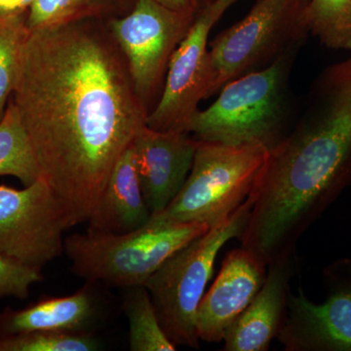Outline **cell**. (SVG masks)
<instances>
[{
	"label": "cell",
	"instance_id": "obj_26",
	"mask_svg": "<svg viewBox=\"0 0 351 351\" xmlns=\"http://www.w3.org/2000/svg\"><path fill=\"white\" fill-rule=\"evenodd\" d=\"M226 1H228V4H230V5L232 6V4H234L235 2L237 1V0H226Z\"/></svg>",
	"mask_w": 351,
	"mask_h": 351
},
{
	"label": "cell",
	"instance_id": "obj_1",
	"mask_svg": "<svg viewBox=\"0 0 351 351\" xmlns=\"http://www.w3.org/2000/svg\"><path fill=\"white\" fill-rule=\"evenodd\" d=\"M10 99L71 226L88 221L149 115L107 21L29 31Z\"/></svg>",
	"mask_w": 351,
	"mask_h": 351
},
{
	"label": "cell",
	"instance_id": "obj_20",
	"mask_svg": "<svg viewBox=\"0 0 351 351\" xmlns=\"http://www.w3.org/2000/svg\"><path fill=\"white\" fill-rule=\"evenodd\" d=\"M309 32L331 50L351 51V0H309Z\"/></svg>",
	"mask_w": 351,
	"mask_h": 351
},
{
	"label": "cell",
	"instance_id": "obj_3",
	"mask_svg": "<svg viewBox=\"0 0 351 351\" xmlns=\"http://www.w3.org/2000/svg\"><path fill=\"white\" fill-rule=\"evenodd\" d=\"M299 50L226 84L209 108L196 113L189 135L197 142L276 147L287 133L290 76Z\"/></svg>",
	"mask_w": 351,
	"mask_h": 351
},
{
	"label": "cell",
	"instance_id": "obj_12",
	"mask_svg": "<svg viewBox=\"0 0 351 351\" xmlns=\"http://www.w3.org/2000/svg\"><path fill=\"white\" fill-rule=\"evenodd\" d=\"M132 145L145 204L152 215L161 213L188 179L197 141L186 132L145 126Z\"/></svg>",
	"mask_w": 351,
	"mask_h": 351
},
{
	"label": "cell",
	"instance_id": "obj_17",
	"mask_svg": "<svg viewBox=\"0 0 351 351\" xmlns=\"http://www.w3.org/2000/svg\"><path fill=\"white\" fill-rule=\"evenodd\" d=\"M136 0H34L29 31L86 20L108 21L130 12Z\"/></svg>",
	"mask_w": 351,
	"mask_h": 351
},
{
	"label": "cell",
	"instance_id": "obj_25",
	"mask_svg": "<svg viewBox=\"0 0 351 351\" xmlns=\"http://www.w3.org/2000/svg\"><path fill=\"white\" fill-rule=\"evenodd\" d=\"M156 1L171 9L186 11V12H197L200 7L197 0H156Z\"/></svg>",
	"mask_w": 351,
	"mask_h": 351
},
{
	"label": "cell",
	"instance_id": "obj_22",
	"mask_svg": "<svg viewBox=\"0 0 351 351\" xmlns=\"http://www.w3.org/2000/svg\"><path fill=\"white\" fill-rule=\"evenodd\" d=\"M27 34V17L0 18V121L13 94Z\"/></svg>",
	"mask_w": 351,
	"mask_h": 351
},
{
	"label": "cell",
	"instance_id": "obj_10",
	"mask_svg": "<svg viewBox=\"0 0 351 351\" xmlns=\"http://www.w3.org/2000/svg\"><path fill=\"white\" fill-rule=\"evenodd\" d=\"M68 217L47 182L0 186V255L41 269L64 252Z\"/></svg>",
	"mask_w": 351,
	"mask_h": 351
},
{
	"label": "cell",
	"instance_id": "obj_4",
	"mask_svg": "<svg viewBox=\"0 0 351 351\" xmlns=\"http://www.w3.org/2000/svg\"><path fill=\"white\" fill-rule=\"evenodd\" d=\"M203 223H171L158 215L134 232L113 234L88 230L64 239L76 276L114 287L144 286L175 252L209 230Z\"/></svg>",
	"mask_w": 351,
	"mask_h": 351
},
{
	"label": "cell",
	"instance_id": "obj_16",
	"mask_svg": "<svg viewBox=\"0 0 351 351\" xmlns=\"http://www.w3.org/2000/svg\"><path fill=\"white\" fill-rule=\"evenodd\" d=\"M96 313L93 293L84 287L73 295L47 298L19 311L6 308L0 313V337L36 330L87 332Z\"/></svg>",
	"mask_w": 351,
	"mask_h": 351
},
{
	"label": "cell",
	"instance_id": "obj_8",
	"mask_svg": "<svg viewBox=\"0 0 351 351\" xmlns=\"http://www.w3.org/2000/svg\"><path fill=\"white\" fill-rule=\"evenodd\" d=\"M196 13L175 10L156 0H136L130 12L107 21L149 114L162 95L171 59L189 34Z\"/></svg>",
	"mask_w": 351,
	"mask_h": 351
},
{
	"label": "cell",
	"instance_id": "obj_11",
	"mask_svg": "<svg viewBox=\"0 0 351 351\" xmlns=\"http://www.w3.org/2000/svg\"><path fill=\"white\" fill-rule=\"evenodd\" d=\"M326 299L311 302L302 287L289 292L287 316L277 339L286 351H351V260L326 267Z\"/></svg>",
	"mask_w": 351,
	"mask_h": 351
},
{
	"label": "cell",
	"instance_id": "obj_21",
	"mask_svg": "<svg viewBox=\"0 0 351 351\" xmlns=\"http://www.w3.org/2000/svg\"><path fill=\"white\" fill-rule=\"evenodd\" d=\"M98 339L87 332L36 330L0 337V351H95Z\"/></svg>",
	"mask_w": 351,
	"mask_h": 351
},
{
	"label": "cell",
	"instance_id": "obj_9",
	"mask_svg": "<svg viewBox=\"0 0 351 351\" xmlns=\"http://www.w3.org/2000/svg\"><path fill=\"white\" fill-rule=\"evenodd\" d=\"M230 7L226 0H209L199 7L189 34L173 54L162 95L147 117V127L189 133L200 101L214 95L215 71L208 40Z\"/></svg>",
	"mask_w": 351,
	"mask_h": 351
},
{
	"label": "cell",
	"instance_id": "obj_24",
	"mask_svg": "<svg viewBox=\"0 0 351 351\" xmlns=\"http://www.w3.org/2000/svg\"><path fill=\"white\" fill-rule=\"evenodd\" d=\"M34 0H0V18L27 17Z\"/></svg>",
	"mask_w": 351,
	"mask_h": 351
},
{
	"label": "cell",
	"instance_id": "obj_15",
	"mask_svg": "<svg viewBox=\"0 0 351 351\" xmlns=\"http://www.w3.org/2000/svg\"><path fill=\"white\" fill-rule=\"evenodd\" d=\"M151 217L141 189L135 152L131 145L112 170L88 219V230L122 234L142 228Z\"/></svg>",
	"mask_w": 351,
	"mask_h": 351
},
{
	"label": "cell",
	"instance_id": "obj_14",
	"mask_svg": "<svg viewBox=\"0 0 351 351\" xmlns=\"http://www.w3.org/2000/svg\"><path fill=\"white\" fill-rule=\"evenodd\" d=\"M293 257L267 265V276L255 299L223 337L225 351H267L287 316Z\"/></svg>",
	"mask_w": 351,
	"mask_h": 351
},
{
	"label": "cell",
	"instance_id": "obj_6",
	"mask_svg": "<svg viewBox=\"0 0 351 351\" xmlns=\"http://www.w3.org/2000/svg\"><path fill=\"white\" fill-rule=\"evenodd\" d=\"M269 149L261 145H226L197 142L184 186L161 213L171 223H223L246 201Z\"/></svg>",
	"mask_w": 351,
	"mask_h": 351
},
{
	"label": "cell",
	"instance_id": "obj_5",
	"mask_svg": "<svg viewBox=\"0 0 351 351\" xmlns=\"http://www.w3.org/2000/svg\"><path fill=\"white\" fill-rule=\"evenodd\" d=\"M251 208L248 197L230 218L175 252L145 281L161 326L177 348H199L195 325L198 306L219 250L230 239L242 237Z\"/></svg>",
	"mask_w": 351,
	"mask_h": 351
},
{
	"label": "cell",
	"instance_id": "obj_2",
	"mask_svg": "<svg viewBox=\"0 0 351 351\" xmlns=\"http://www.w3.org/2000/svg\"><path fill=\"white\" fill-rule=\"evenodd\" d=\"M351 186V58L314 80L294 128L267 154L241 247L263 265L294 256L302 234Z\"/></svg>",
	"mask_w": 351,
	"mask_h": 351
},
{
	"label": "cell",
	"instance_id": "obj_13",
	"mask_svg": "<svg viewBox=\"0 0 351 351\" xmlns=\"http://www.w3.org/2000/svg\"><path fill=\"white\" fill-rule=\"evenodd\" d=\"M267 267L243 247L223 258L218 277L203 295L196 313V331L205 343H221L226 331L255 299Z\"/></svg>",
	"mask_w": 351,
	"mask_h": 351
},
{
	"label": "cell",
	"instance_id": "obj_19",
	"mask_svg": "<svg viewBox=\"0 0 351 351\" xmlns=\"http://www.w3.org/2000/svg\"><path fill=\"white\" fill-rule=\"evenodd\" d=\"M129 322V346L132 351H175L157 317L151 295L145 286L130 288L124 302Z\"/></svg>",
	"mask_w": 351,
	"mask_h": 351
},
{
	"label": "cell",
	"instance_id": "obj_18",
	"mask_svg": "<svg viewBox=\"0 0 351 351\" xmlns=\"http://www.w3.org/2000/svg\"><path fill=\"white\" fill-rule=\"evenodd\" d=\"M1 176L17 178L25 186L41 178L27 131L11 99L0 121V177Z\"/></svg>",
	"mask_w": 351,
	"mask_h": 351
},
{
	"label": "cell",
	"instance_id": "obj_27",
	"mask_svg": "<svg viewBox=\"0 0 351 351\" xmlns=\"http://www.w3.org/2000/svg\"><path fill=\"white\" fill-rule=\"evenodd\" d=\"M197 1L199 2V3H200V2L202 1V0H197ZM206 1H209V0H205V2H206Z\"/></svg>",
	"mask_w": 351,
	"mask_h": 351
},
{
	"label": "cell",
	"instance_id": "obj_23",
	"mask_svg": "<svg viewBox=\"0 0 351 351\" xmlns=\"http://www.w3.org/2000/svg\"><path fill=\"white\" fill-rule=\"evenodd\" d=\"M43 280L41 269L0 255V298L27 299L32 286Z\"/></svg>",
	"mask_w": 351,
	"mask_h": 351
},
{
	"label": "cell",
	"instance_id": "obj_7",
	"mask_svg": "<svg viewBox=\"0 0 351 351\" xmlns=\"http://www.w3.org/2000/svg\"><path fill=\"white\" fill-rule=\"evenodd\" d=\"M309 0H256L249 13L209 44L215 71L214 95L228 82L269 66L301 49L311 34Z\"/></svg>",
	"mask_w": 351,
	"mask_h": 351
}]
</instances>
